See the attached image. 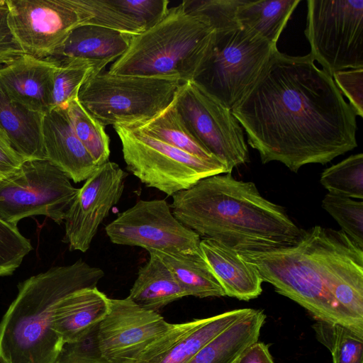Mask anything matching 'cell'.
<instances>
[{"mask_svg":"<svg viewBox=\"0 0 363 363\" xmlns=\"http://www.w3.org/2000/svg\"><path fill=\"white\" fill-rule=\"evenodd\" d=\"M77 6L89 15L87 25L115 30L134 35L145 30L140 22L126 14L110 0H73Z\"/></svg>","mask_w":363,"mask_h":363,"instance_id":"32","label":"cell"},{"mask_svg":"<svg viewBox=\"0 0 363 363\" xmlns=\"http://www.w3.org/2000/svg\"><path fill=\"white\" fill-rule=\"evenodd\" d=\"M333 79L356 115L363 117V68L338 71Z\"/></svg>","mask_w":363,"mask_h":363,"instance_id":"36","label":"cell"},{"mask_svg":"<svg viewBox=\"0 0 363 363\" xmlns=\"http://www.w3.org/2000/svg\"><path fill=\"white\" fill-rule=\"evenodd\" d=\"M304 31L313 60L333 77L363 68V0H308Z\"/></svg>","mask_w":363,"mask_h":363,"instance_id":"10","label":"cell"},{"mask_svg":"<svg viewBox=\"0 0 363 363\" xmlns=\"http://www.w3.org/2000/svg\"><path fill=\"white\" fill-rule=\"evenodd\" d=\"M128 126L135 127L154 138L198 157L218 160L191 133L179 113L174 100L168 107L152 118Z\"/></svg>","mask_w":363,"mask_h":363,"instance_id":"27","label":"cell"},{"mask_svg":"<svg viewBox=\"0 0 363 363\" xmlns=\"http://www.w3.org/2000/svg\"><path fill=\"white\" fill-rule=\"evenodd\" d=\"M172 325L157 311L139 306L128 296L109 298L108 311L96 327V348L110 363H133Z\"/></svg>","mask_w":363,"mask_h":363,"instance_id":"14","label":"cell"},{"mask_svg":"<svg viewBox=\"0 0 363 363\" xmlns=\"http://www.w3.org/2000/svg\"><path fill=\"white\" fill-rule=\"evenodd\" d=\"M126 177L118 164L107 161L79 189L64 220L70 250H88L99 227L121 198Z\"/></svg>","mask_w":363,"mask_h":363,"instance_id":"15","label":"cell"},{"mask_svg":"<svg viewBox=\"0 0 363 363\" xmlns=\"http://www.w3.org/2000/svg\"><path fill=\"white\" fill-rule=\"evenodd\" d=\"M253 308H239L213 316L173 324L133 363H189L207 343Z\"/></svg>","mask_w":363,"mask_h":363,"instance_id":"16","label":"cell"},{"mask_svg":"<svg viewBox=\"0 0 363 363\" xmlns=\"http://www.w3.org/2000/svg\"><path fill=\"white\" fill-rule=\"evenodd\" d=\"M312 328L318 341L330 352L332 363H363L362 334L322 320H316Z\"/></svg>","mask_w":363,"mask_h":363,"instance_id":"29","label":"cell"},{"mask_svg":"<svg viewBox=\"0 0 363 363\" xmlns=\"http://www.w3.org/2000/svg\"><path fill=\"white\" fill-rule=\"evenodd\" d=\"M6 0H0V67L24 54L10 32Z\"/></svg>","mask_w":363,"mask_h":363,"instance_id":"37","label":"cell"},{"mask_svg":"<svg viewBox=\"0 0 363 363\" xmlns=\"http://www.w3.org/2000/svg\"><path fill=\"white\" fill-rule=\"evenodd\" d=\"M308 53L276 50L251 89L232 109L263 164L297 172L327 164L357 146L356 113L333 77Z\"/></svg>","mask_w":363,"mask_h":363,"instance_id":"1","label":"cell"},{"mask_svg":"<svg viewBox=\"0 0 363 363\" xmlns=\"http://www.w3.org/2000/svg\"><path fill=\"white\" fill-rule=\"evenodd\" d=\"M43 113L11 100L0 86V128L23 159H47L43 145Z\"/></svg>","mask_w":363,"mask_h":363,"instance_id":"22","label":"cell"},{"mask_svg":"<svg viewBox=\"0 0 363 363\" xmlns=\"http://www.w3.org/2000/svg\"><path fill=\"white\" fill-rule=\"evenodd\" d=\"M156 254L171 271L188 296L199 298L220 297L225 294L203 259L200 250L194 254L150 251Z\"/></svg>","mask_w":363,"mask_h":363,"instance_id":"26","label":"cell"},{"mask_svg":"<svg viewBox=\"0 0 363 363\" xmlns=\"http://www.w3.org/2000/svg\"><path fill=\"white\" fill-rule=\"evenodd\" d=\"M235 363H274L269 346L262 342L253 343L240 355Z\"/></svg>","mask_w":363,"mask_h":363,"instance_id":"40","label":"cell"},{"mask_svg":"<svg viewBox=\"0 0 363 363\" xmlns=\"http://www.w3.org/2000/svg\"><path fill=\"white\" fill-rule=\"evenodd\" d=\"M265 320L263 311L253 309L203 346L189 363H235L258 340Z\"/></svg>","mask_w":363,"mask_h":363,"instance_id":"23","label":"cell"},{"mask_svg":"<svg viewBox=\"0 0 363 363\" xmlns=\"http://www.w3.org/2000/svg\"><path fill=\"white\" fill-rule=\"evenodd\" d=\"M139 269L128 297L139 306L157 311L167 304L187 296L171 271L154 252Z\"/></svg>","mask_w":363,"mask_h":363,"instance_id":"24","label":"cell"},{"mask_svg":"<svg viewBox=\"0 0 363 363\" xmlns=\"http://www.w3.org/2000/svg\"><path fill=\"white\" fill-rule=\"evenodd\" d=\"M11 33L27 54L51 57L71 31L86 25L88 17L71 0H6Z\"/></svg>","mask_w":363,"mask_h":363,"instance_id":"13","label":"cell"},{"mask_svg":"<svg viewBox=\"0 0 363 363\" xmlns=\"http://www.w3.org/2000/svg\"><path fill=\"white\" fill-rule=\"evenodd\" d=\"M78 190L49 160H24L0 179V219L17 225L23 218L42 215L61 224Z\"/></svg>","mask_w":363,"mask_h":363,"instance_id":"9","label":"cell"},{"mask_svg":"<svg viewBox=\"0 0 363 363\" xmlns=\"http://www.w3.org/2000/svg\"><path fill=\"white\" fill-rule=\"evenodd\" d=\"M111 242L147 252L194 254L200 236L179 221L164 199L140 200L105 227Z\"/></svg>","mask_w":363,"mask_h":363,"instance_id":"12","label":"cell"},{"mask_svg":"<svg viewBox=\"0 0 363 363\" xmlns=\"http://www.w3.org/2000/svg\"><path fill=\"white\" fill-rule=\"evenodd\" d=\"M23 161V159L12 147L7 135L0 128V179L16 171Z\"/></svg>","mask_w":363,"mask_h":363,"instance_id":"38","label":"cell"},{"mask_svg":"<svg viewBox=\"0 0 363 363\" xmlns=\"http://www.w3.org/2000/svg\"><path fill=\"white\" fill-rule=\"evenodd\" d=\"M182 83L174 77L119 75L102 71L83 84L77 99L104 125H134L168 107Z\"/></svg>","mask_w":363,"mask_h":363,"instance_id":"6","label":"cell"},{"mask_svg":"<svg viewBox=\"0 0 363 363\" xmlns=\"http://www.w3.org/2000/svg\"><path fill=\"white\" fill-rule=\"evenodd\" d=\"M33 250L17 225L0 219V277L11 275Z\"/></svg>","mask_w":363,"mask_h":363,"instance_id":"34","label":"cell"},{"mask_svg":"<svg viewBox=\"0 0 363 363\" xmlns=\"http://www.w3.org/2000/svg\"><path fill=\"white\" fill-rule=\"evenodd\" d=\"M127 169L147 186L168 196L207 177L228 173L219 160H205L169 145L140 129L114 125Z\"/></svg>","mask_w":363,"mask_h":363,"instance_id":"8","label":"cell"},{"mask_svg":"<svg viewBox=\"0 0 363 363\" xmlns=\"http://www.w3.org/2000/svg\"><path fill=\"white\" fill-rule=\"evenodd\" d=\"M320 181L330 194L362 200L363 154L350 155L325 169Z\"/></svg>","mask_w":363,"mask_h":363,"instance_id":"31","label":"cell"},{"mask_svg":"<svg viewBox=\"0 0 363 363\" xmlns=\"http://www.w3.org/2000/svg\"><path fill=\"white\" fill-rule=\"evenodd\" d=\"M199 250L225 296L247 301L262 294L263 281L257 267L237 252L205 238L200 240Z\"/></svg>","mask_w":363,"mask_h":363,"instance_id":"20","label":"cell"},{"mask_svg":"<svg viewBox=\"0 0 363 363\" xmlns=\"http://www.w3.org/2000/svg\"><path fill=\"white\" fill-rule=\"evenodd\" d=\"M130 35L93 25H82L73 29L54 54L46 59L57 61L81 59L90 62L95 74L114 62L129 46Z\"/></svg>","mask_w":363,"mask_h":363,"instance_id":"21","label":"cell"},{"mask_svg":"<svg viewBox=\"0 0 363 363\" xmlns=\"http://www.w3.org/2000/svg\"><path fill=\"white\" fill-rule=\"evenodd\" d=\"M277 46L237 22L215 29L195 82L232 110L253 86Z\"/></svg>","mask_w":363,"mask_h":363,"instance_id":"7","label":"cell"},{"mask_svg":"<svg viewBox=\"0 0 363 363\" xmlns=\"http://www.w3.org/2000/svg\"><path fill=\"white\" fill-rule=\"evenodd\" d=\"M322 207L337 222L343 231L363 248V202L328 193Z\"/></svg>","mask_w":363,"mask_h":363,"instance_id":"33","label":"cell"},{"mask_svg":"<svg viewBox=\"0 0 363 363\" xmlns=\"http://www.w3.org/2000/svg\"><path fill=\"white\" fill-rule=\"evenodd\" d=\"M42 134L46 157L75 183L86 181L98 165L74 134L63 108L43 115Z\"/></svg>","mask_w":363,"mask_h":363,"instance_id":"18","label":"cell"},{"mask_svg":"<svg viewBox=\"0 0 363 363\" xmlns=\"http://www.w3.org/2000/svg\"><path fill=\"white\" fill-rule=\"evenodd\" d=\"M300 0H239L235 17L238 23L257 33L274 45Z\"/></svg>","mask_w":363,"mask_h":363,"instance_id":"25","label":"cell"},{"mask_svg":"<svg viewBox=\"0 0 363 363\" xmlns=\"http://www.w3.org/2000/svg\"><path fill=\"white\" fill-rule=\"evenodd\" d=\"M55 65L23 54L0 67V86L11 100L44 114L52 108Z\"/></svg>","mask_w":363,"mask_h":363,"instance_id":"17","label":"cell"},{"mask_svg":"<svg viewBox=\"0 0 363 363\" xmlns=\"http://www.w3.org/2000/svg\"><path fill=\"white\" fill-rule=\"evenodd\" d=\"M214 35L208 19L189 11L182 2L169 8L155 26L131 35L128 49L108 72L194 81L208 57Z\"/></svg>","mask_w":363,"mask_h":363,"instance_id":"5","label":"cell"},{"mask_svg":"<svg viewBox=\"0 0 363 363\" xmlns=\"http://www.w3.org/2000/svg\"><path fill=\"white\" fill-rule=\"evenodd\" d=\"M175 106L191 133L228 173L249 161L243 129L232 113L195 81L184 82Z\"/></svg>","mask_w":363,"mask_h":363,"instance_id":"11","label":"cell"},{"mask_svg":"<svg viewBox=\"0 0 363 363\" xmlns=\"http://www.w3.org/2000/svg\"><path fill=\"white\" fill-rule=\"evenodd\" d=\"M55 363H110L96 350L91 352L79 344L65 345Z\"/></svg>","mask_w":363,"mask_h":363,"instance_id":"39","label":"cell"},{"mask_svg":"<svg viewBox=\"0 0 363 363\" xmlns=\"http://www.w3.org/2000/svg\"><path fill=\"white\" fill-rule=\"evenodd\" d=\"M65 110L74 134L94 162L99 166L108 161L110 140L104 125L77 99L72 101Z\"/></svg>","mask_w":363,"mask_h":363,"instance_id":"28","label":"cell"},{"mask_svg":"<svg viewBox=\"0 0 363 363\" xmlns=\"http://www.w3.org/2000/svg\"><path fill=\"white\" fill-rule=\"evenodd\" d=\"M109 308V298L97 287L74 291L57 304L53 329L65 345L82 343L96 328Z\"/></svg>","mask_w":363,"mask_h":363,"instance_id":"19","label":"cell"},{"mask_svg":"<svg viewBox=\"0 0 363 363\" xmlns=\"http://www.w3.org/2000/svg\"><path fill=\"white\" fill-rule=\"evenodd\" d=\"M172 196V212L179 221L239 255L289 247L303 231L253 182L237 180L230 173L205 177Z\"/></svg>","mask_w":363,"mask_h":363,"instance_id":"3","label":"cell"},{"mask_svg":"<svg viewBox=\"0 0 363 363\" xmlns=\"http://www.w3.org/2000/svg\"><path fill=\"white\" fill-rule=\"evenodd\" d=\"M104 276L79 259L21 282L0 322V362L55 363L65 346L52 326L57 304L74 291L96 287Z\"/></svg>","mask_w":363,"mask_h":363,"instance_id":"4","label":"cell"},{"mask_svg":"<svg viewBox=\"0 0 363 363\" xmlns=\"http://www.w3.org/2000/svg\"><path fill=\"white\" fill-rule=\"evenodd\" d=\"M240 255L317 320L363 335V248L343 231L315 225L289 247Z\"/></svg>","mask_w":363,"mask_h":363,"instance_id":"2","label":"cell"},{"mask_svg":"<svg viewBox=\"0 0 363 363\" xmlns=\"http://www.w3.org/2000/svg\"><path fill=\"white\" fill-rule=\"evenodd\" d=\"M52 62L56 65L53 73L51 109H65L72 101L77 99L83 84L95 74L94 67L90 62L81 59Z\"/></svg>","mask_w":363,"mask_h":363,"instance_id":"30","label":"cell"},{"mask_svg":"<svg viewBox=\"0 0 363 363\" xmlns=\"http://www.w3.org/2000/svg\"><path fill=\"white\" fill-rule=\"evenodd\" d=\"M120 10L141 23L145 30L160 22L167 13V0H110Z\"/></svg>","mask_w":363,"mask_h":363,"instance_id":"35","label":"cell"}]
</instances>
